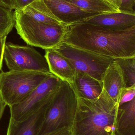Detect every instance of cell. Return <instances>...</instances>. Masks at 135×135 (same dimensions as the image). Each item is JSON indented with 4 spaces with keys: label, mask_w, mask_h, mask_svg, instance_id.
Returning <instances> with one entry per match:
<instances>
[{
    "label": "cell",
    "mask_w": 135,
    "mask_h": 135,
    "mask_svg": "<svg viewBox=\"0 0 135 135\" xmlns=\"http://www.w3.org/2000/svg\"><path fill=\"white\" fill-rule=\"evenodd\" d=\"M78 105V97L71 84L62 81L48 106L38 135H46L65 127L71 128Z\"/></svg>",
    "instance_id": "cell-3"
},
{
    "label": "cell",
    "mask_w": 135,
    "mask_h": 135,
    "mask_svg": "<svg viewBox=\"0 0 135 135\" xmlns=\"http://www.w3.org/2000/svg\"><path fill=\"white\" fill-rule=\"evenodd\" d=\"M52 74L39 71H2L0 74V97L9 107L17 104Z\"/></svg>",
    "instance_id": "cell-5"
},
{
    "label": "cell",
    "mask_w": 135,
    "mask_h": 135,
    "mask_svg": "<svg viewBox=\"0 0 135 135\" xmlns=\"http://www.w3.org/2000/svg\"><path fill=\"white\" fill-rule=\"evenodd\" d=\"M52 50L65 57L75 71L85 72L102 81L106 70L114 59L61 42Z\"/></svg>",
    "instance_id": "cell-6"
},
{
    "label": "cell",
    "mask_w": 135,
    "mask_h": 135,
    "mask_svg": "<svg viewBox=\"0 0 135 135\" xmlns=\"http://www.w3.org/2000/svg\"><path fill=\"white\" fill-rule=\"evenodd\" d=\"M75 23L93 25L113 30H127L135 26V13L119 11L97 14Z\"/></svg>",
    "instance_id": "cell-10"
},
{
    "label": "cell",
    "mask_w": 135,
    "mask_h": 135,
    "mask_svg": "<svg viewBox=\"0 0 135 135\" xmlns=\"http://www.w3.org/2000/svg\"><path fill=\"white\" fill-rule=\"evenodd\" d=\"M135 4V0H121V4L119 11L131 13H135L134 8Z\"/></svg>",
    "instance_id": "cell-21"
},
{
    "label": "cell",
    "mask_w": 135,
    "mask_h": 135,
    "mask_svg": "<svg viewBox=\"0 0 135 135\" xmlns=\"http://www.w3.org/2000/svg\"><path fill=\"white\" fill-rule=\"evenodd\" d=\"M3 59L9 70L50 73L44 56L31 47L6 43Z\"/></svg>",
    "instance_id": "cell-7"
},
{
    "label": "cell",
    "mask_w": 135,
    "mask_h": 135,
    "mask_svg": "<svg viewBox=\"0 0 135 135\" xmlns=\"http://www.w3.org/2000/svg\"><path fill=\"white\" fill-rule=\"evenodd\" d=\"M62 81L54 74L48 76L22 101L9 107L10 119L17 121L26 119L57 90Z\"/></svg>",
    "instance_id": "cell-8"
},
{
    "label": "cell",
    "mask_w": 135,
    "mask_h": 135,
    "mask_svg": "<svg viewBox=\"0 0 135 135\" xmlns=\"http://www.w3.org/2000/svg\"><path fill=\"white\" fill-rule=\"evenodd\" d=\"M83 11L96 14L119 12L105 0H66Z\"/></svg>",
    "instance_id": "cell-17"
},
{
    "label": "cell",
    "mask_w": 135,
    "mask_h": 135,
    "mask_svg": "<svg viewBox=\"0 0 135 135\" xmlns=\"http://www.w3.org/2000/svg\"><path fill=\"white\" fill-rule=\"evenodd\" d=\"M135 96V85L129 87H124L120 93L119 107L124 103L131 101Z\"/></svg>",
    "instance_id": "cell-20"
},
{
    "label": "cell",
    "mask_w": 135,
    "mask_h": 135,
    "mask_svg": "<svg viewBox=\"0 0 135 135\" xmlns=\"http://www.w3.org/2000/svg\"><path fill=\"white\" fill-rule=\"evenodd\" d=\"M15 24V15L12 10L0 6V38L7 37Z\"/></svg>",
    "instance_id": "cell-19"
},
{
    "label": "cell",
    "mask_w": 135,
    "mask_h": 135,
    "mask_svg": "<svg viewBox=\"0 0 135 135\" xmlns=\"http://www.w3.org/2000/svg\"><path fill=\"white\" fill-rule=\"evenodd\" d=\"M44 57L48 64L50 72L62 80L72 84L75 71L70 62L53 50H45Z\"/></svg>",
    "instance_id": "cell-13"
},
{
    "label": "cell",
    "mask_w": 135,
    "mask_h": 135,
    "mask_svg": "<svg viewBox=\"0 0 135 135\" xmlns=\"http://www.w3.org/2000/svg\"><path fill=\"white\" fill-rule=\"evenodd\" d=\"M121 70L125 87L135 85V57L114 59Z\"/></svg>",
    "instance_id": "cell-18"
},
{
    "label": "cell",
    "mask_w": 135,
    "mask_h": 135,
    "mask_svg": "<svg viewBox=\"0 0 135 135\" xmlns=\"http://www.w3.org/2000/svg\"><path fill=\"white\" fill-rule=\"evenodd\" d=\"M115 135H135V98L119 106Z\"/></svg>",
    "instance_id": "cell-14"
},
{
    "label": "cell",
    "mask_w": 135,
    "mask_h": 135,
    "mask_svg": "<svg viewBox=\"0 0 135 135\" xmlns=\"http://www.w3.org/2000/svg\"><path fill=\"white\" fill-rule=\"evenodd\" d=\"M6 106L7 105L3 101V100L0 97V121L4 114V112Z\"/></svg>",
    "instance_id": "cell-27"
},
{
    "label": "cell",
    "mask_w": 135,
    "mask_h": 135,
    "mask_svg": "<svg viewBox=\"0 0 135 135\" xmlns=\"http://www.w3.org/2000/svg\"><path fill=\"white\" fill-rule=\"evenodd\" d=\"M64 27L62 42L113 59L135 57V26L124 30L81 23Z\"/></svg>",
    "instance_id": "cell-1"
},
{
    "label": "cell",
    "mask_w": 135,
    "mask_h": 135,
    "mask_svg": "<svg viewBox=\"0 0 135 135\" xmlns=\"http://www.w3.org/2000/svg\"><path fill=\"white\" fill-rule=\"evenodd\" d=\"M118 108L104 89L96 99L78 98L72 135H115Z\"/></svg>",
    "instance_id": "cell-2"
},
{
    "label": "cell",
    "mask_w": 135,
    "mask_h": 135,
    "mask_svg": "<svg viewBox=\"0 0 135 135\" xmlns=\"http://www.w3.org/2000/svg\"><path fill=\"white\" fill-rule=\"evenodd\" d=\"M46 135H72L70 128L65 127L58 129Z\"/></svg>",
    "instance_id": "cell-23"
},
{
    "label": "cell",
    "mask_w": 135,
    "mask_h": 135,
    "mask_svg": "<svg viewBox=\"0 0 135 135\" xmlns=\"http://www.w3.org/2000/svg\"><path fill=\"white\" fill-rule=\"evenodd\" d=\"M14 9L21 10L35 0H12Z\"/></svg>",
    "instance_id": "cell-22"
},
{
    "label": "cell",
    "mask_w": 135,
    "mask_h": 135,
    "mask_svg": "<svg viewBox=\"0 0 135 135\" xmlns=\"http://www.w3.org/2000/svg\"><path fill=\"white\" fill-rule=\"evenodd\" d=\"M55 92L49 96L41 106L25 119L17 121L10 119L6 135H39L47 109Z\"/></svg>",
    "instance_id": "cell-9"
},
{
    "label": "cell",
    "mask_w": 135,
    "mask_h": 135,
    "mask_svg": "<svg viewBox=\"0 0 135 135\" xmlns=\"http://www.w3.org/2000/svg\"><path fill=\"white\" fill-rule=\"evenodd\" d=\"M71 85L78 98L87 100L97 98L104 90L102 81L82 71L75 72Z\"/></svg>",
    "instance_id": "cell-12"
},
{
    "label": "cell",
    "mask_w": 135,
    "mask_h": 135,
    "mask_svg": "<svg viewBox=\"0 0 135 135\" xmlns=\"http://www.w3.org/2000/svg\"><path fill=\"white\" fill-rule=\"evenodd\" d=\"M0 6L11 10L14 9L12 0H0Z\"/></svg>",
    "instance_id": "cell-25"
},
{
    "label": "cell",
    "mask_w": 135,
    "mask_h": 135,
    "mask_svg": "<svg viewBox=\"0 0 135 135\" xmlns=\"http://www.w3.org/2000/svg\"><path fill=\"white\" fill-rule=\"evenodd\" d=\"M102 81L104 89L118 104L121 90L125 86L121 70L114 61L106 70Z\"/></svg>",
    "instance_id": "cell-15"
},
{
    "label": "cell",
    "mask_w": 135,
    "mask_h": 135,
    "mask_svg": "<svg viewBox=\"0 0 135 135\" xmlns=\"http://www.w3.org/2000/svg\"><path fill=\"white\" fill-rule=\"evenodd\" d=\"M110 4L111 5L119 11L121 4V0H105Z\"/></svg>",
    "instance_id": "cell-26"
},
{
    "label": "cell",
    "mask_w": 135,
    "mask_h": 135,
    "mask_svg": "<svg viewBox=\"0 0 135 135\" xmlns=\"http://www.w3.org/2000/svg\"><path fill=\"white\" fill-rule=\"evenodd\" d=\"M6 38L7 37L0 38V74L2 68L3 61V53L5 44L6 43Z\"/></svg>",
    "instance_id": "cell-24"
},
{
    "label": "cell",
    "mask_w": 135,
    "mask_h": 135,
    "mask_svg": "<svg viewBox=\"0 0 135 135\" xmlns=\"http://www.w3.org/2000/svg\"><path fill=\"white\" fill-rule=\"evenodd\" d=\"M44 1L52 12L64 24L73 23L97 15L86 12L66 0Z\"/></svg>",
    "instance_id": "cell-11"
},
{
    "label": "cell",
    "mask_w": 135,
    "mask_h": 135,
    "mask_svg": "<svg viewBox=\"0 0 135 135\" xmlns=\"http://www.w3.org/2000/svg\"><path fill=\"white\" fill-rule=\"evenodd\" d=\"M20 10L39 22L50 24L64 25L52 12L44 0H35Z\"/></svg>",
    "instance_id": "cell-16"
},
{
    "label": "cell",
    "mask_w": 135,
    "mask_h": 135,
    "mask_svg": "<svg viewBox=\"0 0 135 135\" xmlns=\"http://www.w3.org/2000/svg\"><path fill=\"white\" fill-rule=\"evenodd\" d=\"M15 27L20 38L27 45L43 50H52L62 42L64 25L50 24L36 21L15 9Z\"/></svg>",
    "instance_id": "cell-4"
}]
</instances>
